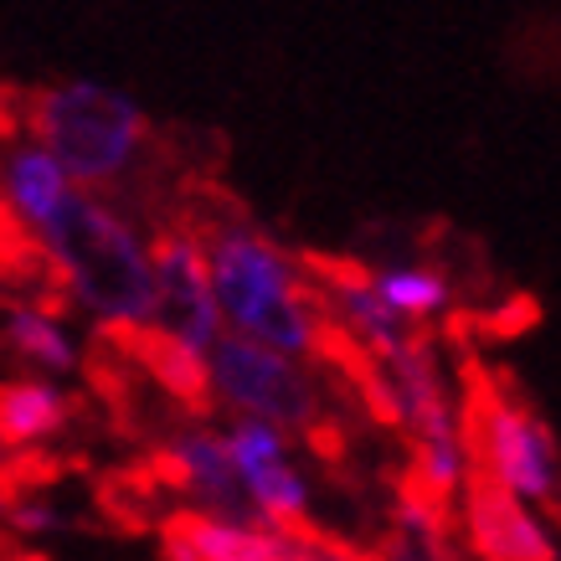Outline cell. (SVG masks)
Wrapping results in <instances>:
<instances>
[{
    "label": "cell",
    "mask_w": 561,
    "mask_h": 561,
    "mask_svg": "<svg viewBox=\"0 0 561 561\" xmlns=\"http://www.w3.org/2000/svg\"><path fill=\"white\" fill-rule=\"evenodd\" d=\"M5 341L26 366L47 376H72L78 371V341L62 324V314L47 305H16L5 309Z\"/></svg>",
    "instance_id": "4fadbf2b"
},
{
    "label": "cell",
    "mask_w": 561,
    "mask_h": 561,
    "mask_svg": "<svg viewBox=\"0 0 561 561\" xmlns=\"http://www.w3.org/2000/svg\"><path fill=\"white\" fill-rule=\"evenodd\" d=\"M5 511H11V500H5V494H0V526H5Z\"/></svg>",
    "instance_id": "e0dca14e"
},
{
    "label": "cell",
    "mask_w": 561,
    "mask_h": 561,
    "mask_svg": "<svg viewBox=\"0 0 561 561\" xmlns=\"http://www.w3.org/2000/svg\"><path fill=\"white\" fill-rule=\"evenodd\" d=\"M154 268V330L171 335L196 356L221 335V309L211 299V273H206V248L196 232L171 227L150 242Z\"/></svg>",
    "instance_id": "8992f818"
},
{
    "label": "cell",
    "mask_w": 561,
    "mask_h": 561,
    "mask_svg": "<svg viewBox=\"0 0 561 561\" xmlns=\"http://www.w3.org/2000/svg\"><path fill=\"white\" fill-rule=\"evenodd\" d=\"M463 520L479 561H557V541L541 526L536 505L515 500L505 484H494L484 469L463 474Z\"/></svg>",
    "instance_id": "ba28073f"
},
{
    "label": "cell",
    "mask_w": 561,
    "mask_h": 561,
    "mask_svg": "<svg viewBox=\"0 0 561 561\" xmlns=\"http://www.w3.org/2000/svg\"><path fill=\"white\" fill-rule=\"evenodd\" d=\"M206 248V273H211V299L221 309V330L248 335L257 345H273L284 356H314L324 345V314L309 299V284L268 232L248 221H227Z\"/></svg>",
    "instance_id": "7a4b0ae2"
},
{
    "label": "cell",
    "mask_w": 561,
    "mask_h": 561,
    "mask_svg": "<svg viewBox=\"0 0 561 561\" xmlns=\"http://www.w3.org/2000/svg\"><path fill=\"white\" fill-rule=\"evenodd\" d=\"M289 561H345V557H335V551H309V546H294Z\"/></svg>",
    "instance_id": "2e32d148"
},
{
    "label": "cell",
    "mask_w": 561,
    "mask_h": 561,
    "mask_svg": "<svg viewBox=\"0 0 561 561\" xmlns=\"http://www.w3.org/2000/svg\"><path fill=\"white\" fill-rule=\"evenodd\" d=\"M202 360L206 391L238 417H263L284 433H309L320 423V391H314V376L299 366V356H284L273 345L221 330Z\"/></svg>",
    "instance_id": "277c9868"
},
{
    "label": "cell",
    "mask_w": 561,
    "mask_h": 561,
    "mask_svg": "<svg viewBox=\"0 0 561 561\" xmlns=\"http://www.w3.org/2000/svg\"><path fill=\"white\" fill-rule=\"evenodd\" d=\"M26 124H32L36 145L57 154V165L83 191L124 181L150 139L145 108L129 93L93 83V78H68V83L42 88L26 108Z\"/></svg>",
    "instance_id": "3957f363"
},
{
    "label": "cell",
    "mask_w": 561,
    "mask_h": 561,
    "mask_svg": "<svg viewBox=\"0 0 561 561\" xmlns=\"http://www.w3.org/2000/svg\"><path fill=\"white\" fill-rule=\"evenodd\" d=\"M171 463H175V474H181V484L202 500V511L253 520L248 500H242L238 469H232V454H227V433H217V427H186V433H175Z\"/></svg>",
    "instance_id": "8fae6325"
},
{
    "label": "cell",
    "mask_w": 561,
    "mask_h": 561,
    "mask_svg": "<svg viewBox=\"0 0 561 561\" xmlns=\"http://www.w3.org/2000/svg\"><path fill=\"white\" fill-rule=\"evenodd\" d=\"M68 417L72 402L57 381H0V443L5 448H32L62 433Z\"/></svg>",
    "instance_id": "7c38bea8"
},
{
    "label": "cell",
    "mask_w": 561,
    "mask_h": 561,
    "mask_svg": "<svg viewBox=\"0 0 561 561\" xmlns=\"http://www.w3.org/2000/svg\"><path fill=\"white\" fill-rule=\"evenodd\" d=\"M227 454L238 469L242 500L253 520L273 530H294L309 515V479L294 463V443L284 427L263 423V417H238L227 427Z\"/></svg>",
    "instance_id": "52a82bcc"
},
{
    "label": "cell",
    "mask_w": 561,
    "mask_h": 561,
    "mask_svg": "<svg viewBox=\"0 0 561 561\" xmlns=\"http://www.w3.org/2000/svg\"><path fill=\"white\" fill-rule=\"evenodd\" d=\"M459 423L474 469H484L494 484H505L526 505H551L557 500V443L541 427V417L505 402L500 391L479 387V397L469 402Z\"/></svg>",
    "instance_id": "5b68a950"
},
{
    "label": "cell",
    "mask_w": 561,
    "mask_h": 561,
    "mask_svg": "<svg viewBox=\"0 0 561 561\" xmlns=\"http://www.w3.org/2000/svg\"><path fill=\"white\" fill-rule=\"evenodd\" d=\"M165 557L171 561H289L294 536L273 530L263 520H242V515L217 511H181L160 530Z\"/></svg>",
    "instance_id": "9c48e42d"
},
{
    "label": "cell",
    "mask_w": 561,
    "mask_h": 561,
    "mask_svg": "<svg viewBox=\"0 0 561 561\" xmlns=\"http://www.w3.org/2000/svg\"><path fill=\"white\" fill-rule=\"evenodd\" d=\"M42 253L62 278L72 305L108 330H154V268L150 242L135 232V221L119 217L108 202L78 186L57 217L36 232Z\"/></svg>",
    "instance_id": "6da1fadb"
},
{
    "label": "cell",
    "mask_w": 561,
    "mask_h": 561,
    "mask_svg": "<svg viewBox=\"0 0 561 561\" xmlns=\"http://www.w3.org/2000/svg\"><path fill=\"white\" fill-rule=\"evenodd\" d=\"M5 454H11V448H5V443H0V469H5Z\"/></svg>",
    "instance_id": "ac0fdd59"
},
{
    "label": "cell",
    "mask_w": 561,
    "mask_h": 561,
    "mask_svg": "<svg viewBox=\"0 0 561 561\" xmlns=\"http://www.w3.org/2000/svg\"><path fill=\"white\" fill-rule=\"evenodd\" d=\"M371 278L376 299L397 314L402 324L412 320H433L448 309V278L438 268H423V263H391V268L366 273Z\"/></svg>",
    "instance_id": "9a60e30c"
},
{
    "label": "cell",
    "mask_w": 561,
    "mask_h": 561,
    "mask_svg": "<svg viewBox=\"0 0 561 561\" xmlns=\"http://www.w3.org/2000/svg\"><path fill=\"white\" fill-rule=\"evenodd\" d=\"M324 294H330V305H335V314H341L335 324H345V330H351V335H356L376 360L408 341V324L376 299L371 278H345V273H335V278L324 284Z\"/></svg>",
    "instance_id": "5bb4252c"
},
{
    "label": "cell",
    "mask_w": 561,
    "mask_h": 561,
    "mask_svg": "<svg viewBox=\"0 0 561 561\" xmlns=\"http://www.w3.org/2000/svg\"><path fill=\"white\" fill-rule=\"evenodd\" d=\"M72 196H78V181H72V175L57 165V154L42 150L36 139L16 145V150L0 160V206H5L32 238Z\"/></svg>",
    "instance_id": "30bf717a"
}]
</instances>
